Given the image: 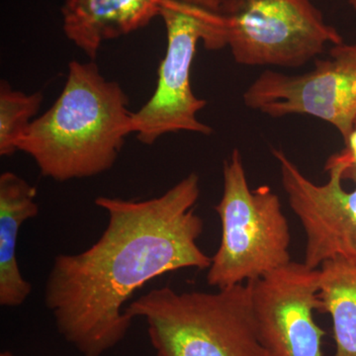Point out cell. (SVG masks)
Returning a JSON list of instances; mask_svg holds the SVG:
<instances>
[{
    "mask_svg": "<svg viewBox=\"0 0 356 356\" xmlns=\"http://www.w3.org/2000/svg\"><path fill=\"white\" fill-rule=\"evenodd\" d=\"M248 108L273 118L306 114L332 124L344 144L356 120V44L332 46L310 72L288 76L266 70L243 93Z\"/></svg>",
    "mask_w": 356,
    "mask_h": 356,
    "instance_id": "8",
    "label": "cell"
},
{
    "mask_svg": "<svg viewBox=\"0 0 356 356\" xmlns=\"http://www.w3.org/2000/svg\"><path fill=\"white\" fill-rule=\"evenodd\" d=\"M227 46L238 64L300 67L343 43L310 0H221Z\"/></svg>",
    "mask_w": 356,
    "mask_h": 356,
    "instance_id": "6",
    "label": "cell"
},
{
    "mask_svg": "<svg viewBox=\"0 0 356 356\" xmlns=\"http://www.w3.org/2000/svg\"><path fill=\"white\" fill-rule=\"evenodd\" d=\"M159 16L168 47L153 96L133 112V134L145 145L179 131L211 135L212 129L198 120L206 102L192 91L191 70L199 42L208 50L227 46L221 0H161Z\"/></svg>",
    "mask_w": 356,
    "mask_h": 356,
    "instance_id": "4",
    "label": "cell"
},
{
    "mask_svg": "<svg viewBox=\"0 0 356 356\" xmlns=\"http://www.w3.org/2000/svg\"><path fill=\"white\" fill-rule=\"evenodd\" d=\"M222 178L215 206L222 240L207 273L208 284L217 289L259 280L291 262V235L280 197L267 186L250 191L238 149L225 161Z\"/></svg>",
    "mask_w": 356,
    "mask_h": 356,
    "instance_id": "5",
    "label": "cell"
},
{
    "mask_svg": "<svg viewBox=\"0 0 356 356\" xmlns=\"http://www.w3.org/2000/svg\"><path fill=\"white\" fill-rule=\"evenodd\" d=\"M36 187L11 172L0 175V305L16 308L32 292L18 266L17 243L21 227L38 216Z\"/></svg>",
    "mask_w": 356,
    "mask_h": 356,
    "instance_id": "11",
    "label": "cell"
},
{
    "mask_svg": "<svg viewBox=\"0 0 356 356\" xmlns=\"http://www.w3.org/2000/svg\"><path fill=\"white\" fill-rule=\"evenodd\" d=\"M348 2L350 4V6L353 7V8L356 11V0H348Z\"/></svg>",
    "mask_w": 356,
    "mask_h": 356,
    "instance_id": "14",
    "label": "cell"
},
{
    "mask_svg": "<svg viewBox=\"0 0 356 356\" xmlns=\"http://www.w3.org/2000/svg\"><path fill=\"white\" fill-rule=\"evenodd\" d=\"M125 313L145 321L154 356H269L257 332L250 281L216 292L156 288Z\"/></svg>",
    "mask_w": 356,
    "mask_h": 356,
    "instance_id": "3",
    "label": "cell"
},
{
    "mask_svg": "<svg viewBox=\"0 0 356 356\" xmlns=\"http://www.w3.org/2000/svg\"><path fill=\"white\" fill-rule=\"evenodd\" d=\"M43 95L14 90L8 83H0V156H10L38 113Z\"/></svg>",
    "mask_w": 356,
    "mask_h": 356,
    "instance_id": "13",
    "label": "cell"
},
{
    "mask_svg": "<svg viewBox=\"0 0 356 356\" xmlns=\"http://www.w3.org/2000/svg\"><path fill=\"white\" fill-rule=\"evenodd\" d=\"M199 177L191 173L159 197L99 196L108 224L79 254L54 259L44 302L67 343L83 356H102L127 336L133 320L124 307L134 293L163 274L209 268L199 248L204 221L194 212Z\"/></svg>",
    "mask_w": 356,
    "mask_h": 356,
    "instance_id": "1",
    "label": "cell"
},
{
    "mask_svg": "<svg viewBox=\"0 0 356 356\" xmlns=\"http://www.w3.org/2000/svg\"><path fill=\"white\" fill-rule=\"evenodd\" d=\"M257 332L269 356H324L325 331L315 320L320 312V270L304 262L250 281Z\"/></svg>",
    "mask_w": 356,
    "mask_h": 356,
    "instance_id": "9",
    "label": "cell"
},
{
    "mask_svg": "<svg viewBox=\"0 0 356 356\" xmlns=\"http://www.w3.org/2000/svg\"><path fill=\"white\" fill-rule=\"evenodd\" d=\"M288 202L306 234L304 264L312 269L327 259L356 264V165L344 147L325 163V184L307 178L284 152L273 149Z\"/></svg>",
    "mask_w": 356,
    "mask_h": 356,
    "instance_id": "7",
    "label": "cell"
},
{
    "mask_svg": "<svg viewBox=\"0 0 356 356\" xmlns=\"http://www.w3.org/2000/svg\"><path fill=\"white\" fill-rule=\"evenodd\" d=\"M0 356H15L10 351H3V353H0Z\"/></svg>",
    "mask_w": 356,
    "mask_h": 356,
    "instance_id": "15",
    "label": "cell"
},
{
    "mask_svg": "<svg viewBox=\"0 0 356 356\" xmlns=\"http://www.w3.org/2000/svg\"><path fill=\"white\" fill-rule=\"evenodd\" d=\"M128 97L95 63H70L64 89L35 119L18 151L31 156L41 175L58 182L95 177L116 163L133 134Z\"/></svg>",
    "mask_w": 356,
    "mask_h": 356,
    "instance_id": "2",
    "label": "cell"
},
{
    "mask_svg": "<svg viewBox=\"0 0 356 356\" xmlns=\"http://www.w3.org/2000/svg\"><path fill=\"white\" fill-rule=\"evenodd\" d=\"M320 313L332 316L336 353L356 356V264L336 257L321 266Z\"/></svg>",
    "mask_w": 356,
    "mask_h": 356,
    "instance_id": "12",
    "label": "cell"
},
{
    "mask_svg": "<svg viewBox=\"0 0 356 356\" xmlns=\"http://www.w3.org/2000/svg\"><path fill=\"white\" fill-rule=\"evenodd\" d=\"M355 129H356V120H355Z\"/></svg>",
    "mask_w": 356,
    "mask_h": 356,
    "instance_id": "16",
    "label": "cell"
},
{
    "mask_svg": "<svg viewBox=\"0 0 356 356\" xmlns=\"http://www.w3.org/2000/svg\"><path fill=\"white\" fill-rule=\"evenodd\" d=\"M161 0H65L67 39L95 60L104 42L145 27L159 16Z\"/></svg>",
    "mask_w": 356,
    "mask_h": 356,
    "instance_id": "10",
    "label": "cell"
}]
</instances>
